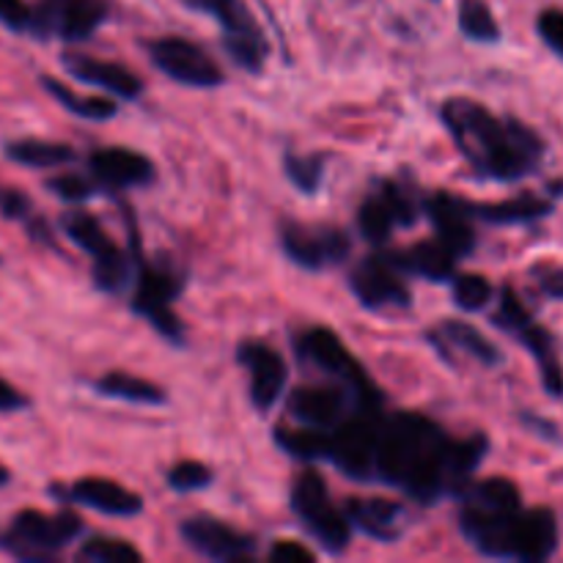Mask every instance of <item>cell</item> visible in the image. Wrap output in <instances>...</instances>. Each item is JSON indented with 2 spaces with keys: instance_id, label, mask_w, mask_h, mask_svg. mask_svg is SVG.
<instances>
[{
  "instance_id": "1",
  "label": "cell",
  "mask_w": 563,
  "mask_h": 563,
  "mask_svg": "<svg viewBox=\"0 0 563 563\" xmlns=\"http://www.w3.org/2000/svg\"><path fill=\"white\" fill-rule=\"evenodd\" d=\"M440 115L460 154L482 179L515 185L537 174L548 157V143L533 126L515 115H495L476 99H449Z\"/></svg>"
},
{
  "instance_id": "2",
  "label": "cell",
  "mask_w": 563,
  "mask_h": 563,
  "mask_svg": "<svg viewBox=\"0 0 563 563\" xmlns=\"http://www.w3.org/2000/svg\"><path fill=\"white\" fill-rule=\"evenodd\" d=\"M449 434L421 412H383L374 482L401 489L421 506L456 495L449 471Z\"/></svg>"
},
{
  "instance_id": "3",
  "label": "cell",
  "mask_w": 563,
  "mask_h": 563,
  "mask_svg": "<svg viewBox=\"0 0 563 563\" xmlns=\"http://www.w3.org/2000/svg\"><path fill=\"white\" fill-rule=\"evenodd\" d=\"M60 231L66 234V240L75 242L80 251H86L93 262V284L99 291H108V295H124L132 286L137 273V264L124 247H119L113 242V236L102 229L97 218L91 212H66L60 218Z\"/></svg>"
},
{
  "instance_id": "4",
  "label": "cell",
  "mask_w": 563,
  "mask_h": 563,
  "mask_svg": "<svg viewBox=\"0 0 563 563\" xmlns=\"http://www.w3.org/2000/svg\"><path fill=\"white\" fill-rule=\"evenodd\" d=\"M295 352L302 363L319 368L335 383H344L355 396L357 407H383V394L377 390L374 379L368 377L366 368L357 363L344 346V341L328 328H308L297 335Z\"/></svg>"
},
{
  "instance_id": "5",
  "label": "cell",
  "mask_w": 563,
  "mask_h": 563,
  "mask_svg": "<svg viewBox=\"0 0 563 563\" xmlns=\"http://www.w3.org/2000/svg\"><path fill=\"white\" fill-rule=\"evenodd\" d=\"M190 11L212 16L223 31V49L247 75H262L269 58V42L245 0H181Z\"/></svg>"
},
{
  "instance_id": "6",
  "label": "cell",
  "mask_w": 563,
  "mask_h": 563,
  "mask_svg": "<svg viewBox=\"0 0 563 563\" xmlns=\"http://www.w3.org/2000/svg\"><path fill=\"white\" fill-rule=\"evenodd\" d=\"M291 511L300 526L319 542V548L330 555H339L352 542V522L344 509L333 506L328 495V484L317 471H302L291 484L289 495Z\"/></svg>"
},
{
  "instance_id": "7",
  "label": "cell",
  "mask_w": 563,
  "mask_h": 563,
  "mask_svg": "<svg viewBox=\"0 0 563 563\" xmlns=\"http://www.w3.org/2000/svg\"><path fill=\"white\" fill-rule=\"evenodd\" d=\"M132 286V311L146 319L168 344H185V324L174 313V300L185 289V275L170 264L141 262Z\"/></svg>"
},
{
  "instance_id": "8",
  "label": "cell",
  "mask_w": 563,
  "mask_h": 563,
  "mask_svg": "<svg viewBox=\"0 0 563 563\" xmlns=\"http://www.w3.org/2000/svg\"><path fill=\"white\" fill-rule=\"evenodd\" d=\"M383 407H352L350 416L330 429L328 460L355 482H374Z\"/></svg>"
},
{
  "instance_id": "9",
  "label": "cell",
  "mask_w": 563,
  "mask_h": 563,
  "mask_svg": "<svg viewBox=\"0 0 563 563\" xmlns=\"http://www.w3.org/2000/svg\"><path fill=\"white\" fill-rule=\"evenodd\" d=\"M82 533V520L75 511H20L5 533V548L20 559H49Z\"/></svg>"
},
{
  "instance_id": "10",
  "label": "cell",
  "mask_w": 563,
  "mask_h": 563,
  "mask_svg": "<svg viewBox=\"0 0 563 563\" xmlns=\"http://www.w3.org/2000/svg\"><path fill=\"white\" fill-rule=\"evenodd\" d=\"M108 0H38L31 33L60 42H86L108 22Z\"/></svg>"
},
{
  "instance_id": "11",
  "label": "cell",
  "mask_w": 563,
  "mask_h": 563,
  "mask_svg": "<svg viewBox=\"0 0 563 563\" xmlns=\"http://www.w3.org/2000/svg\"><path fill=\"white\" fill-rule=\"evenodd\" d=\"M148 58L152 64L170 77L174 82L187 88H218L223 86L225 75L212 55L181 36H159L148 42Z\"/></svg>"
},
{
  "instance_id": "12",
  "label": "cell",
  "mask_w": 563,
  "mask_h": 563,
  "mask_svg": "<svg viewBox=\"0 0 563 563\" xmlns=\"http://www.w3.org/2000/svg\"><path fill=\"white\" fill-rule=\"evenodd\" d=\"M280 247H284L286 258L291 264H297L302 269H311V273H319V269L346 262L352 251V242L335 225H308L286 220L280 225Z\"/></svg>"
},
{
  "instance_id": "13",
  "label": "cell",
  "mask_w": 563,
  "mask_h": 563,
  "mask_svg": "<svg viewBox=\"0 0 563 563\" xmlns=\"http://www.w3.org/2000/svg\"><path fill=\"white\" fill-rule=\"evenodd\" d=\"M418 203L407 190L394 181H385L383 190L372 192L357 209V229L372 245H385L396 229H410L418 220Z\"/></svg>"
},
{
  "instance_id": "14",
  "label": "cell",
  "mask_w": 563,
  "mask_h": 563,
  "mask_svg": "<svg viewBox=\"0 0 563 563\" xmlns=\"http://www.w3.org/2000/svg\"><path fill=\"white\" fill-rule=\"evenodd\" d=\"M561 544V526L559 517L548 506H533L526 509L522 506L515 515L509 528V550H506V561L520 563H542L550 561L559 553Z\"/></svg>"
},
{
  "instance_id": "15",
  "label": "cell",
  "mask_w": 563,
  "mask_h": 563,
  "mask_svg": "<svg viewBox=\"0 0 563 563\" xmlns=\"http://www.w3.org/2000/svg\"><path fill=\"white\" fill-rule=\"evenodd\" d=\"M179 533L187 542V548L196 550L198 555H203V559L209 561L236 563L251 561L253 555H256V539L236 531L234 526L218 520V517H187L179 526Z\"/></svg>"
},
{
  "instance_id": "16",
  "label": "cell",
  "mask_w": 563,
  "mask_h": 563,
  "mask_svg": "<svg viewBox=\"0 0 563 563\" xmlns=\"http://www.w3.org/2000/svg\"><path fill=\"white\" fill-rule=\"evenodd\" d=\"M352 295L368 311H390V308H410L412 295L401 280V273L388 256H368L352 269Z\"/></svg>"
},
{
  "instance_id": "17",
  "label": "cell",
  "mask_w": 563,
  "mask_h": 563,
  "mask_svg": "<svg viewBox=\"0 0 563 563\" xmlns=\"http://www.w3.org/2000/svg\"><path fill=\"white\" fill-rule=\"evenodd\" d=\"M355 396L344 383H324V385H300L286 396V410L302 427L324 429L330 432L339 427L346 416L352 412Z\"/></svg>"
},
{
  "instance_id": "18",
  "label": "cell",
  "mask_w": 563,
  "mask_h": 563,
  "mask_svg": "<svg viewBox=\"0 0 563 563\" xmlns=\"http://www.w3.org/2000/svg\"><path fill=\"white\" fill-rule=\"evenodd\" d=\"M236 361L245 366L251 377V401L258 412H269L280 401L289 379V368L280 357L278 350H273L264 341H245L236 350Z\"/></svg>"
},
{
  "instance_id": "19",
  "label": "cell",
  "mask_w": 563,
  "mask_h": 563,
  "mask_svg": "<svg viewBox=\"0 0 563 563\" xmlns=\"http://www.w3.org/2000/svg\"><path fill=\"white\" fill-rule=\"evenodd\" d=\"M88 170L104 190H132L157 179V168L146 154L126 146H102L88 154Z\"/></svg>"
},
{
  "instance_id": "20",
  "label": "cell",
  "mask_w": 563,
  "mask_h": 563,
  "mask_svg": "<svg viewBox=\"0 0 563 563\" xmlns=\"http://www.w3.org/2000/svg\"><path fill=\"white\" fill-rule=\"evenodd\" d=\"M423 212L432 220L438 240L454 253L456 258H465L476 251V229H473V214L467 201L451 192H434L423 198Z\"/></svg>"
},
{
  "instance_id": "21",
  "label": "cell",
  "mask_w": 563,
  "mask_h": 563,
  "mask_svg": "<svg viewBox=\"0 0 563 563\" xmlns=\"http://www.w3.org/2000/svg\"><path fill=\"white\" fill-rule=\"evenodd\" d=\"M60 64H64L69 77L86 82V86L102 88L104 93H110L115 99H124V102H132V99H137L143 93L141 77L132 69H126V66L115 64V60H102L82 53H64L60 55Z\"/></svg>"
},
{
  "instance_id": "22",
  "label": "cell",
  "mask_w": 563,
  "mask_h": 563,
  "mask_svg": "<svg viewBox=\"0 0 563 563\" xmlns=\"http://www.w3.org/2000/svg\"><path fill=\"white\" fill-rule=\"evenodd\" d=\"M55 493L69 500V504L86 506V509L99 511V515L121 517V520H130V517H137L143 511L141 495L110 482V478L86 476L71 484V487H60Z\"/></svg>"
},
{
  "instance_id": "23",
  "label": "cell",
  "mask_w": 563,
  "mask_h": 563,
  "mask_svg": "<svg viewBox=\"0 0 563 563\" xmlns=\"http://www.w3.org/2000/svg\"><path fill=\"white\" fill-rule=\"evenodd\" d=\"M352 528L363 531L377 542H399L407 528L405 506L390 498H352L344 506Z\"/></svg>"
},
{
  "instance_id": "24",
  "label": "cell",
  "mask_w": 563,
  "mask_h": 563,
  "mask_svg": "<svg viewBox=\"0 0 563 563\" xmlns=\"http://www.w3.org/2000/svg\"><path fill=\"white\" fill-rule=\"evenodd\" d=\"M385 256L394 262L401 275H416V278L432 280V284H449L456 273V262H460L440 240L416 242L412 247L385 253Z\"/></svg>"
},
{
  "instance_id": "25",
  "label": "cell",
  "mask_w": 563,
  "mask_h": 563,
  "mask_svg": "<svg viewBox=\"0 0 563 563\" xmlns=\"http://www.w3.org/2000/svg\"><path fill=\"white\" fill-rule=\"evenodd\" d=\"M473 220H482L489 225H533L539 220L550 218L555 212L553 198L533 196V192H522V196L506 198L498 203H473L467 201Z\"/></svg>"
},
{
  "instance_id": "26",
  "label": "cell",
  "mask_w": 563,
  "mask_h": 563,
  "mask_svg": "<svg viewBox=\"0 0 563 563\" xmlns=\"http://www.w3.org/2000/svg\"><path fill=\"white\" fill-rule=\"evenodd\" d=\"M515 339L520 341V344L531 352L533 361H537L544 394H548L550 399H563V366L559 350H555V335L533 319V322L526 324Z\"/></svg>"
},
{
  "instance_id": "27",
  "label": "cell",
  "mask_w": 563,
  "mask_h": 563,
  "mask_svg": "<svg viewBox=\"0 0 563 563\" xmlns=\"http://www.w3.org/2000/svg\"><path fill=\"white\" fill-rule=\"evenodd\" d=\"M432 341H438V346H451V350L473 357V361H478L487 368L504 366L506 361L498 344H493L482 330L467 322H460V319H445L438 333H432Z\"/></svg>"
},
{
  "instance_id": "28",
  "label": "cell",
  "mask_w": 563,
  "mask_h": 563,
  "mask_svg": "<svg viewBox=\"0 0 563 563\" xmlns=\"http://www.w3.org/2000/svg\"><path fill=\"white\" fill-rule=\"evenodd\" d=\"M93 390L99 396H108V399L130 401V405H146V407H159L168 401L165 390L157 383H148V379L135 377V374L126 372H108L93 383Z\"/></svg>"
},
{
  "instance_id": "29",
  "label": "cell",
  "mask_w": 563,
  "mask_h": 563,
  "mask_svg": "<svg viewBox=\"0 0 563 563\" xmlns=\"http://www.w3.org/2000/svg\"><path fill=\"white\" fill-rule=\"evenodd\" d=\"M5 157L16 165H25V168L44 170V168H60V165L75 163L77 154L69 143L25 137V141H11L9 146H5Z\"/></svg>"
},
{
  "instance_id": "30",
  "label": "cell",
  "mask_w": 563,
  "mask_h": 563,
  "mask_svg": "<svg viewBox=\"0 0 563 563\" xmlns=\"http://www.w3.org/2000/svg\"><path fill=\"white\" fill-rule=\"evenodd\" d=\"M42 86L47 88V93H53L71 115L86 121H108L119 113V102L115 97L104 93V97H77L69 86H64L55 77H42Z\"/></svg>"
},
{
  "instance_id": "31",
  "label": "cell",
  "mask_w": 563,
  "mask_h": 563,
  "mask_svg": "<svg viewBox=\"0 0 563 563\" xmlns=\"http://www.w3.org/2000/svg\"><path fill=\"white\" fill-rule=\"evenodd\" d=\"M275 443H278L286 454L295 456V460L319 462V460H328L330 432H324V429L302 427V423H297L295 429L278 427L275 429Z\"/></svg>"
},
{
  "instance_id": "32",
  "label": "cell",
  "mask_w": 563,
  "mask_h": 563,
  "mask_svg": "<svg viewBox=\"0 0 563 563\" xmlns=\"http://www.w3.org/2000/svg\"><path fill=\"white\" fill-rule=\"evenodd\" d=\"M460 31L462 36L478 44H498L500 25L495 20L487 0H462L460 3Z\"/></svg>"
},
{
  "instance_id": "33",
  "label": "cell",
  "mask_w": 563,
  "mask_h": 563,
  "mask_svg": "<svg viewBox=\"0 0 563 563\" xmlns=\"http://www.w3.org/2000/svg\"><path fill=\"white\" fill-rule=\"evenodd\" d=\"M77 559L86 563H141L143 553L126 539L115 537H91L80 544Z\"/></svg>"
},
{
  "instance_id": "34",
  "label": "cell",
  "mask_w": 563,
  "mask_h": 563,
  "mask_svg": "<svg viewBox=\"0 0 563 563\" xmlns=\"http://www.w3.org/2000/svg\"><path fill=\"white\" fill-rule=\"evenodd\" d=\"M451 291H454L456 308L467 313H476L493 302L495 289L487 275L482 273H454L451 278Z\"/></svg>"
},
{
  "instance_id": "35",
  "label": "cell",
  "mask_w": 563,
  "mask_h": 563,
  "mask_svg": "<svg viewBox=\"0 0 563 563\" xmlns=\"http://www.w3.org/2000/svg\"><path fill=\"white\" fill-rule=\"evenodd\" d=\"M284 170H286V179H289L297 190L306 192V196H313V192L322 187L324 157L322 154L289 152L284 157Z\"/></svg>"
},
{
  "instance_id": "36",
  "label": "cell",
  "mask_w": 563,
  "mask_h": 563,
  "mask_svg": "<svg viewBox=\"0 0 563 563\" xmlns=\"http://www.w3.org/2000/svg\"><path fill=\"white\" fill-rule=\"evenodd\" d=\"M531 322H533V317H531V311H528L526 302L520 300V295H517L511 286H504V289H500L498 311L493 313L495 328L506 330L509 335H517L522 328H526V324H531Z\"/></svg>"
},
{
  "instance_id": "37",
  "label": "cell",
  "mask_w": 563,
  "mask_h": 563,
  "mask_svg": "<svg viewBox=\"0 0 563 563\" xmlns=\"http://www.w3.org/2000/svg\"><path fill=\"white\" fill-rule=\"evenodd\" d=\"M212 471H209L203 462H196V460H187V462H179V465H174L168 471V487L174 489V493L179 495H187V493H198V489H207L209 484H212Z\"/></svg>"
},
{
  "instance_id": "38",
  "label": "cell",
  "mask_w": 563,
  "mask_h": 563,
  "mask_svg": "<svg viewBox=\"0 0 563 563\" xmlns=\"http://www.w3.org/2000/svg\"><path fill=\"white\" fill-rule=\"evenodd\" d=\"M47 190L66 203H82V201H91V198L97 196L99 185L80 174H60L47 181Z\"/></svg>"
},
{
  "instance_id": "39",
  "label": "cell",
  "mask_w": 563,
  "mask_h": 563,
  "mask_svg": "<svg viewBox=\"0 0 563 563\" xmlns=\"http://www.w3.org/2000/svg\"><path fill=\"white\" fill-rule=\"evenodd\" d=\"M537 33L550 53H555L563 60V9H544L537 16Z\"/></svg>"
},
{
  "instance_id": "40",
  "label": "cell",
  "mask_w": 563,
  "mask_h": 563,
  "mask_svg": "<svg viewBox=\"0 0 563 563\" xmlns=\"http://www.w3.org/2000/svg\"><path fill=\"white\" fill-rule=\"evenodd\" d=\"M33 9L25 0H0V25L16 33H31Z\"/></svg>"
},
{
  "instance_id": "41",
  "label": "cell",
  "mask_w": 563,
  "mask_h": 563,
  "mask_svg": "<svg viewBox=\"0 0 563 563\" xmlns=\"http://www.w3.org/2000/svg\"><path fill=\"white\" fill-rule=\"evenodd\" d=\"M269 563H313L317 555H313L311 548H306L302 542H295V539H284V542H275L267 553Z\"/></svg>"
},
{
  "instance_id": "42",
  "label": "cell",
  "mask_w": 563,
  "mask_h": 563,
  "mask_svg": "<svg viewBox=\"0 0 563 563\" xmlns=\"http://www.w3.org/2000/svg\"><path fill=\"white\" fill-rule=\"evenodd\" d=\"M531 275L537 278L539 289H542L544 297L563 302V267L561 264H537V267L531 269Z\"/></svg>"
},
{
  "instance_id": "43",
  "label": "cell",
  "mask_w": 563,
  "mask_h": 563,
  "mask_svg": "<svg viewBox=\"0 0 563 563\" xmlns=\"http://www.w3.org/2000/svg\"><path fill=\"white\" fill-rule=\"evenodd\" d=\"M0 214L9 220H22L31 214V198L14 187H0Z\"/></svg>"
},
{
  "instance_id": "44",
  "label": "cell",
  "mask_w": 563,
  "mask_h": 563,
  "mask_svg": "<svg viewBox=\"0 0 563 563\" xmlns=\"http://www.w3.org/2000/svg\"><path fill=\"white\" fill-rule=\"evenodd\" d=\"M520 421H522V427H526L528 432L537 434V438L548 440V443H561V429H559V423L550 421V418L539 416V412H522Z\"/></svg>"
},
{
  "instance_id": "45",
  "label": "cell",
  "mask_w": 563,
  "mask_h": 563,
  "mask_svg": "<svg viewBox=\"0 0 563 563\" xmlns=\"http://www.w3.org/2000/svg\"><path fill=\"white\" fill-rule=\"evenodd\" d=\"M22 407H27L25 396H22L14 385L0 379V412H16L22 410Z\"/></svg>"
},
{
  "instance_id": "46",
  "label": "cell",
  "mask_w": 563,
  "mask_h": 563,
  "mask_svg": "<svg viewBox=\"0 0 563 563\" xmlns=\"http://www.w3.org/2000/svg\"><path fill=\"white\" fill-rule=\"evenodd\" d=\"M548 192H550V198H561L563 196V181H550Z\"/></svg>"
},
{
  "instance_id": "47",
  "label": "cell",
  "mask_w": 563,
  "mask_h": 563,
  "mask_svg": "<svg viewBox=\"0 0 563 563\" xmlns=\"http://www.w3.org/2000/svg\"><path fill=\"white\" fill-rule=\"evenodd\" d=\"M9 482H11V473L5 471L3 465H0V487H5V484H9Z\"/></svg>"
}]
</instances>
